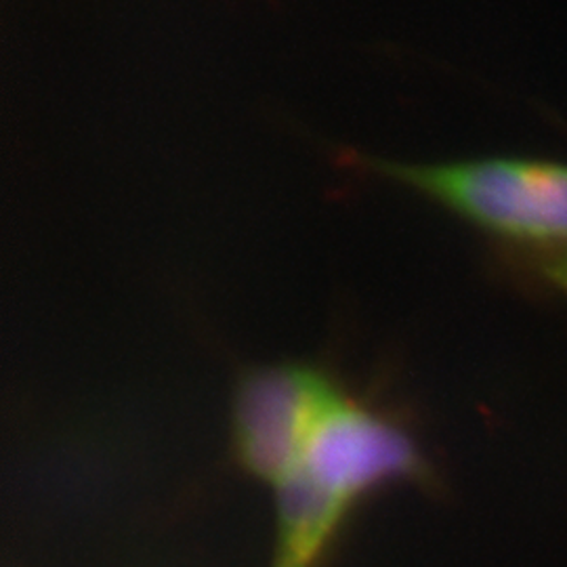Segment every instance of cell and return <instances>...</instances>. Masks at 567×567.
Returning a JSON list of instances; mask_svg holds the SVG:
<instances>
[{
  "label": "cell",
  "mask_w": 567,
  "mask_h": 567,
  "mask_svg": "<svg viewBox=\"0 0 567 567\" xmlns=\"http://www.w3.org/2000/svg\"><path fill=\"white\" fill-rule=\"evenodd\" d=\"M349 168L404 185L503 243L567 248V164L543 158L400 163L347 152Z\"/></svg>",
  "instance_id": "cell-1"
},
{
  "label": "cell",
  "mask_w": 567,
  "mask_h": 567,
  "mask_svg": "<svg viewBox=\"0 0 567 567\" xmlns=\"http://www.w3.org/2000/svg\"><path fill=\"white\" fill-rule=\"evenodd\" d=\"M337 391L316 372L274 368L244 381L236 400V444L244 465L278 484Z\"/></svg>",
  "instance_id": "cell-3"
},
{
  "label": "cell",
  "mask_w": 567,
  "mask_h": 567,
  "mask_svg": "<svg viewBox=\"0 0 567 567\" xmlns=\"http://www.w3.org/2000/svg\"><path fill=\"white\" fill-rule=\"evenodd\" d=\"M550 274H553V278H555L557 282L561 284V286L567 290V257L566 259H561L559 264L555 265Z\"/></svg>",
  "instance_id": "cell-4"
},
{
  "label": "cell",
  "mask_w": 567,
  "mask_h": 567,
  "mask_svg": "<svg viewBox=\"0 0 567 567\" xmlns=\"http://www.w3.org/2000/svg\"><path fill=\"white\" fill-rule=\"evenodd\" d=\"M416 468V450L398 426L337 393L290 471L301 473L330 501L347 508L368 487Z\"/></svg>",
  "instance_id": "cell-2"
}]
</instances>
